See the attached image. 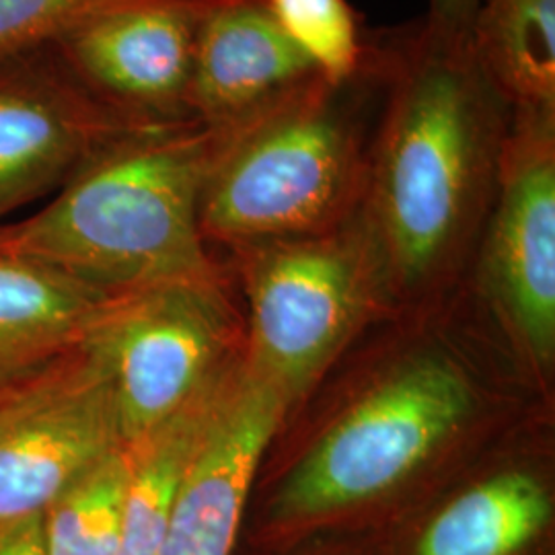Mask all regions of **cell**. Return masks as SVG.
Here are the masks:
<instances>
[{"label":"cell","instance_id":"6da1fadb","mask_svg":"<svg viewBox=\"0 0 555 555\" xmlns=\"http://www.w3.org/2000/svg\"><path fill=\"white\" fill-rule=\"evenodd\" d=\"M385 54L373 204L397 270L420 278L453 251L474 219L488 178L502 167L513 107L469 40L420 23L387 41Z\"/></svg>","mask_w":555,"mask_h":555},{"label":"cell","instance_id":"7a4b0ae2","mask_svg":"<svg viewBox=\"0 0 555 555\" xmlns=\"http://www.w3.org/2000/svg\"><path fill=\"white\" fill-rule=\"evenodd\" d=\"M220 130L146 128L87 160L38 212L0 224V254L114 298L212 276L199 198Z\"/></svg>","mask_w":555,"mask_h":555},{"label":"cell","instance_id":"3957f363","mask_svg":"<svg viewBox=\"0 0 555 555\" xmlns=\"http://www.w3.org/2000/svg\"><path fill=\"white\" fill-rule=\"evenodd\" d=\"M385 75V43H373L357 77H319L258 118L220 130L199 198L202 237L284 243L334 224L357 194Z\"/></svg>","mask_w":555,"mask_h":555},{"label":"cell","instance_id":"277c9868","mask_svg":"<svg viewBox=\"0 0 555 555\" xmlns=\"http://www.w3.org/2000/svg\"><path fill=\"white\" fill-rule=\"evenodd\" d=\"M472 403L469 383L453 364L410 366L319 440L286 477L274 513L318 516L387 492L455 433Z\"/></svg>","mask_w":555,"mask_h":555},{"label":"cell","instance_id":"5b68a950","mask_svg":"<svg viewBox=\"0 0 555 555\" xmlns=\"http://www.w3.org/2000/svg\"><path fill=\"white\" fill-rule=\"evenodd\" d=\"M224 332L212 276L107 300L85 341L107 369L124 447L178 414L215 378Z\"/></svg>","mask_w":555,"mask_h":555},{"label":"cell","instance_id":"8992f818","mask_svg":"<svg viewBox=\"0 0 555 555\" xmlns=\"http://www.w3.org/2000/svg\"><path fill=\"white\" fill-rule=\"evenodd\" d=\"M121 447L112 380L82 339L0 399V522L40 515Z\"/></svg>","mask_w":555,"mask_h":555},{"label":"cell","instance_id":"52a82bcc","mask_svg":"<svg viewBox=\"0 0 555 555\" xmlns=\"http://www.w3.org/2000/svg\"><path fill=\"white\" fill-rule=\"evenodd\" d=\"M139 130L101 105L56 48L0 59V224Z\"/></svg>","mask_w":555,"mask_h":555},{"label":"cell","instance_id":"ba28073f","mask_svg":"<svg viewBox=\"0 0 555 555\" xmlns=\"http://www.w3.org/2000/svg\"><path fill=\"white\" fill-rule=\"evenodd\" d=\"M208 0H137L56 43L80 85L140 128L192 124L190 87ZM198 124V121H196Z\"/></svg>","mask_w":555,"mask_h":555},{"label":"cell","instance_id":"9c48e42d","mask_svg":"<svg viewBox=\"0 0 555 555\" xmlns=\"http://www.w3.org/2000/svg\"><path fill=\"white\" fill-rule=\"evenodd\" d=\"M486 245L490 274L541 358L555 346V118L513 116Z\"/></svg>","mask_w":555,"mask_h":555},{"label":"cell","instance_id":"30bf717a","mask_svg":"<svg viewBox=\"0 0 555 555\" xmlns=\"http://www.w3.org/2000/svg\"><path fill=\"white\" fill-rule=\"evenodd\" d=\"M357 256L348 243L300 238L259 254L254 330L268 380L282 391L318 371L352 318Z\"/></svg>","mask_w":555,"mask_h":555},{"label":"cell","instance_id":"8fae6325","mask_svg":"<svg viewBox=\"0 0 555 555\" xmlns=\"http://www.w3.org/2000/svg\"><path fill=\"white\" fill-rule=\"evenodd\" d=\"M284 391L268 378L220 387L157 555H231L259 461L276 433Z\"/></svg>","mask_w":555,"mask_h":555},{"label":"cell","instance_id":"7c38bea8","mask_svg":"<svg viewBox=\"0 0 555 555\" xmlns=\"http://www.w3.org/2000/svg\"><path fill=\"white\" fill-rule=\"evenodd\" d=\"M319 77L266 0H208L190 87L194 121L235 130Z\"/></svg>","mask_w":555,"mask_h":555},{"label":"cell","instance_id":"4fadbf2b","mask_svg":"<svg viewBox=\"0 0 555 555\" xmlns=\"http://www.w3.org/2000/svg\"><path fill=\"white\" fill-rule=\"evenodd\" d=\"M212 378L178 414L124 447L128 483L118 555H157L179 488L206 435L220 387Z\"/></svg>","mask_w":555,"mask_h":555},{"label":"cell","instance_id":"5bb4252c","mask_svg":"<svg viewBox=\"0 0 555 555\" xmlns=\"http://www.w3.org/2000/svg\"><path fill=\"white\" fill-rule=\"evenodd\" d=\"M107 300L34 259L0 254V358L59 357L85 339Z\"/></svg>","mask_w":555,"mask_h":555},{"label":"cell","instance_id":"9a60e30c","mask_svg":"<svg viewBox=\"0 0 555 555\" xmlns=\"http://www.w3.org/2000/svg\"><path fill=\"white\" fill-rule=\"evenodd\" d=\"M469 43L513 116L555 118V0H479Z\"/></svg>","mask_w":555,"mask_h":555},{"label":"cell","instance_id":"2e32d148","mask_svg":"<svg viewBox=\"0 0 555 555\" xmlns=\"http://www.w3.org/2000/svg\"><path fill=\"white\" fill-rule=\"evenodd\" d=\"M550 516L552 500L535 477H490L438 513L420 537L416 555H515Z\"/></svg>","mask_w":555,"mask_h":555},{"label":"cell","instance_id":"e0dca14e","mask_svg":"<svg viewBox=\"0 0 555 555\" xmlns=\"http://www.w3.org/2000/svg\"><path fill=\"white\" fill-rule=\"evenodd\" d=\"M126 483L124 447L70 481L43 511L50 555H118Z\"/></svg>","mask_w":555,"mask_h":555},{"label":"cell","instance_id":"ac0fdd59","mask_svg":"<svg viewBox=\"0 0 555 555\" xmlns=\"http://www.w3.org/2000/svg\"><path fill=\"white\" fill-rule=\"evenodd\" d=\"M288 40L311 60L321 79L344 82L371 59L357 11L348 0H266Z\"/></svg>","mask_w":555,"mask_h":555},{"label":"cell","instance_id":"d6986e66","mask_svg":"<svg viewBox=\"0 0 555 555\" xmlns=\"http://www.w3.org/2000/svg\"><path fill=\"white\" fill-rule=\"evenodd\" d=\"M137 0H0V59L54 48L85 23Z\"/></svg>","mask_w":555,"mask_h":555},{"label":"cell","instance_id":"ffe728a7","mask_svg":"<svg viewBox=\"0 0 555 555\" xmlns=\"http://www.w3.org/2000/svg\"><path fill=\"white\" fill-rule=\"evenodd\" d=\"M479 0H428L424 25L444 38L469 40Z\"/></svg>","mask_w":555,"mask_h":555},{"label":"cell","instance_id":"44dd1931","mask_svg":"<svg viewBox=\"0 0 555 555\" xmlns=\"http://www.w3.org/2000/svg\"><path fill=\"white\" fill-rule=\"evenodd\" d=\"M0 555H50L43 513L0 522Z\"/></svg>","mask_w":555,"mask_h":555},{"label":"cell","instance_id":"7402d4cb","mask_svg":"<svg viewBox=\"0 0 555 555\" xmlns=\"http://www.w3.org/2000/svg\"><path fill=\"white\" fill-rule=\"evenodd\" d=\"M46 362H27V360L0 358V399L7 396L15 385H20L23 378L29 377L36 369H40L41 364H46Z\"/></svg>","mask_w":555,"mask_h":555}]
</instances>
